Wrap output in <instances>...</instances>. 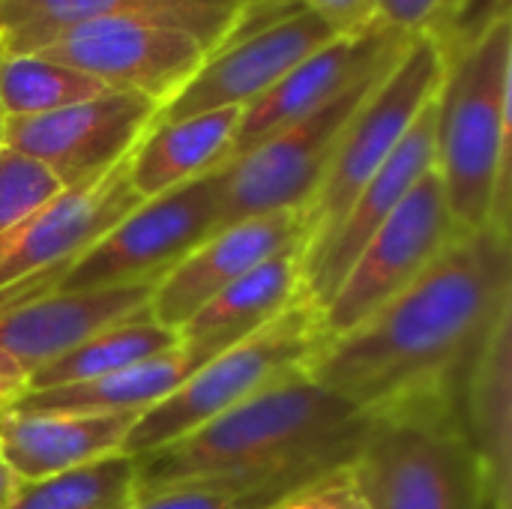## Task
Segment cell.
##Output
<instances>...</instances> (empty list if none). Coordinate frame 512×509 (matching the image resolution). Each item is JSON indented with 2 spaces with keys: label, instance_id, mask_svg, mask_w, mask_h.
<instances>
[{
  "label": "cell",
  "instance_id": "obj_21",
  "mask_svg": "<svg viewBox=\"0 0 512 509\" xmlns=\"http://www.w3.org/2000/svg\"><path fill=\"white\" fill-rule=\"evenodd\" d=\"M219 351H225V348L192 345V342L180 339V345H174L171 351H162L141 363H132L105 378H96L87 384L39 390V393H24L9 411H21V414L78 411V414H135V417H141L144 411L165 402L195 369H201Z\"/></svg>",
  "mask_w": 512,
  "mask_h": 509
},
{
  "label": "cell",
  "instance_id": "obj_18",
  "mask_svg": "<svg viewBox=\"0 0 512 509\" xmlns=\"http://www.w3.org/2000/svg\"><path fill=\"white\" fill-rule=\"evenodd\" d=\"M156 282L42 294L0 309V351L27 372L63 357L105 327L150 312Z\"/></svg>",
  "mask_w": 512,
  "mask_h": 509
},
{
  "label": "cell",
  "instance_id": "obj_8",
  "mask_svg": "<svg viewBox=\"0 0 512 509\" xmlns=\"http://www.w3.org/2000/svg\"><path fill=\"white\" fill-rule=\"evenodd\" d=\"M399 54L381 63L378 69H372L369 75H363L360 81H354L345 93H339L318 111L300 117L297 123L261 141L258 147L231 159L225 165L222 210L216 228L261 213L306 210L333 162V153L339 147L348 120L378 87V81L393 69Z\"/></svg>",
  "mask_w": 512,
  "mask_h": 509
},
{
  "label": "cell",
  "instance_id": "obj_25",
  "mask_svg": "<svg viewBox=\"0 0 512 509\" xmlns=\"http://www.w3.org/2000/svg\"><path fill=\"white\" fill-rule=\"evenodd\" d=\"M108 93L96 78L42 54H6L0 66V114L36 117Z\"/></svg>",
  "mask_w": 512,
  "mask_h": 509
},
{
  "label": "cell",
  "instance_id": "obj_16",
  "mask_svg": "<svg viewBox=\"0 0 512 509\" xmlns=\"http://www.w3.org/2000/svg\"><path fill=\"white\" fill-rule=\"evenodd\" d=\"M435 141H438V96L420 111L408 135L399 141L390 159L375 171V177L360 189V195L351 201L342 219L303 252V291L318 309L333 297L351 261L372 240V234L390 219V213L417 186V180L429 168H435V153H438Z\"/></svg>",
  "mask_w": 512,
  "mask_h": 509
},
{
  "label": "cell",
  "instance_id": "obj_22",
  "mask_svg": "<svg viewBox=\"0 0 512 509\" xmlns=\"http://www.w3.org/2000/svg\"><path fill=\"white\" fill-rule=\"evenodd\" d=\"M243 108H216L153 123L129 153L132 189L147 201L231 162Z\"/></svg>",
  "mask_w": 512,
  "mask_h": 509
},
{
  "label": "cell",
  "instance_id": "obj_36",
  "mask_svg": "<svg viewBox=\"0 0 512 509\" xmlns=\"http://www.w3.org/2000/svg\"><path fill=\"white\" fill-rule=\"evenodd\" d=\"M0 414H3V411H0Z\"/></svg>",
  "mask_w": 512,
  "mask_h": 509
},
{
  "label": "cell",
  "instance_id": "obj_13",
  "mask_svg": "<svg viewBox=\"0 0 512 509\" xmlns=\"http://www.w3.org/2000/svg\"><path fill=\"white\" fill-rule=\"evenodd\" d=\"M333 36H339V30L321 15L294 9L249 36L225 42L204 60L186 87L156 111L153 123H171L216 108H246Z\"/></svg>",
  "mask_w": 512,
  "mask_h": 509
},
{
  "label": "cell",
  "instance_id": "obj_19",
  "mask_svg": "<svg viewBox=\"0 0 512 509\" xmlns=\"http://www.w3.org/2000/svg\"><path fill=\"white\" fill-rule=\"evenodd\" d=\"M135 420V414H21L6 408L0 414V462L21 483L57 477L120 456Z\"/></svg>",
  "mask_w": 512,
  "mask_h": 509
},
{
  "label": "cell",
  "instance_id": "obj_30",
  "mask_svg": "<svg viewBox=\"0 0 512 509\" xmlns=\"http://www.w3.org/2000/svg\"><path fill=\"white\" fill-rule=\"evenodd\" d=\"M453 0H378L375 18L399 33H426Z\"/></svg>",
  "mask_w": 512,
  "mask_h": 509
},
{
  "label": "cell",
  "instance_id": "obj_6",
  "mask_svg": "<svg viewBox=\"0 0 512 509\" xmlns=\"http://www.w3.org/2000/svg\"><path fill=\"white\" fill-rule=\"evenodd\" d=\"M222 180L225 165L171 192L141 201L126 219H120L69 267H63L42 294L159 282L216 231L222 210Z\"/></svg>",
  "mask_w": 512,
  "mask_h": 509
},
{
  "label": "cell",
  "instance_id": "obj_32",
  "mask_svg": "<svg viewBox=\"0 0 512 509\" xmlns=\"http://www.w3.org/2000/svg\"><path fill=\"white\" fill-rule=\"evenodd\" d=\"M30 390V372L0 351V411L12 408Z\"/></svg>",
  "mask_w": 512,
  "mask_h": 509
},
{
  "label": "cell",
  "instance_id": "obj_11",
  "mask_svg": "<svg viewBox=\"0 0 512 509\" xmlns=\"http://www.w3.org/2000/svg\"><path fill=\"white\" fill-rule=\"evenodd\" d=\"M33 54L72 66L108 90L141 93L162 108L204 66L210 48L198 36L159 21L102 18L60 33Z\"/></svg>",
  "mask_w": 512,
  "mask_h": 509
},
{
  "label": "cell",
  "instance_id": "obj_5",
  "mask_svg": "<svg viewBox=\"0 0 512 509\" xmlns=\"http://www.w3.org/2000/svg\"><path fill=\"white\" fill-rule=\"evenodd\" d=\"M351 474L366 509H492L459 411L450 408L369 417Z\"/></svg>",
  "mask_w": 512,
  "mask_h": 509
},
{
  "label": "cell",
  "instance_id": "obj_9",
  "mask_svg": "<svg viewBox=\"0 0 512 509\" xmlns=\"http://www.w3.org/2000/svg\"><path fill=\"white\" fill-rule=\"evenodd\" d=\"M456 237L459 228L450 216L441 174L438 168H429L360 249L333 297L321 306L324 342H333L372 318L417 282Z\"/></svg>",
  "mask_w": 512,
  "mask_h": 509
},
{
  "label": "cell",
  "instance_id": "obj_20",
  "mask_svg": "<svg viewBox=\"0 0 512 509\" xmlns=\"http://www.w3.org/2000/svg\"><path fill=\"white\" fill-rule=\"evenodd\" d=\"M459 423L492 509H512V306L498 315L465 375Z\"/></svg>",
  "mask_w": 512,
  "mask_h": 509
},
{
  "label": "cell",
  "instance_id": "obj_15",
  "mask_svg": "<svg viewBox=\"0 0 512 509\" xmlns=\"http://www.w3.org/2000/svg\"><path fill=\"white\" fill-rule=\"evenodd\" d=\"M309 234L312 228L306 210H276L216 228L156 282L150 318L177 333L219 291L273 255L291 246H306Z\"/></svg>",
  "mask_w": 512,
  "mask_h": 509
},
{
  "label": "cell",
  "instance_id": "obj_33",
  "mask_svg": "<svg viewBox=\"0 0 512 509\" xmlns=\"http://www.w3.org/2000/svg\"><path fill=\"white\" fill-rule=\"evenodd\" d=\"M24 483L0 462V509H6L9 504H12V498L18 495V489H21Z\"/></svg>",
  "mask_w": 512,
  "mask_h": 509
},
{
  "label": "cell",
  "instance_id": "obj_35",
  "mask_svg": "<svg viewBox=\"0 0 512 509\" xmlns=\"http://www.w3.org/2000/svg\"><path fill=\"white\" fill-rule=\"evenodd\" d=\"M0 129H3V114H0Z\"/></svg>",
  "mask_w": 512,
  "mask_h": 509
},
{
  "label": "cell",
  "instance_id": "obj_2",
  "mask_svg": "<svg viewBox=\"0 0 512 509\" xmlns=\"http://www.w3.org/2000/svg\"><path fill=\"white\" fill-rule=\"evenodd\" d=\"M369 417L297 372L192 435L135 459V501L171 489H216L276 504L345 468Z\"/></svg>",
  "mask_w": 512,
  "mask_h": 509
},
{
  "label": "cell",
  "instance_id": "obj_12",
  "mask_svg": "<svg viewBox=\"0 0 512 509\" xmlns=\"http://www.w3.org/2000/svg\"><path fill=\"white\" fill-rule=\"evenodd\" d=\"M159 105L132 90H108L87 102L36 114L3 117L0 144L42 162L63 186H75L123 162L153 126Z\"/></svg>",
  "mask_w": 512,
  "mask_h": 509
},
{
  "label": "cell",
  "instance_id": "obj_10",
  "mask_svg": "<svg viewBox=\"0 0 512 509\" xmlns=\"http://www.w3.org/2000/svg\"><path fill=\"white\" fill-rule=\"evenodd\" d=\"M144 198L132 189L129 156L111 171L66 186L45 207L0 234V309L33 300L45 285L126 219Z\"/></svg>",
  "mask_w": 512,
  "mask_h": 509
},
{
  "label": "cell",
  "instance_id": "obj_7",
  "mask_svg": "<svg viewBox=\"0 0 512 509\" xmlns=\"http://www.w3.org/2000/svg\"><path fill=\"white\" fill-rule=\"evenodd\" d=\"M444 57L438 45L417 33L393 63V69L378 81L366 102L348 120L333 162L312 195L309 213V243H318L351 207L360 189L375 177V171L390 159L399 141L408 135L420 111L438 96L444 81Z\"/></svg>",
  "mask_w": 512,
  "mask_h": 509
},
{
  "label": "cell",
  "instance_id": "obj_3",
  "mask_svg": "<svg viewBox=\"0 0 512 509\" xmlns=\"http://www.w3.org/2000/svg\"><path fill=\"white\" fill-rule=\"evenodd\" d=\"M512 24L498 21L447 63L438 93L435 168L459 234H510Z\"/></svg>",
  "mask_w": 512,
  "mask_h": 509
},
{
  "label": "cell",
  "instance_id": "obj_26",
  "mask_svg": "<svg viewBox=\"0 0 512 509\" xmlns=\"http://www.w3.org/2000/svg\"><path fill=\"white\" fill-rule=\"evenodd\" d=\"M135 459L111 456L93 465L24 483L6 509H132Z\"/></svg>",
  "mask_w": 512,
  "mask_h": 509
},
{
  "label": "cell",
  "instance_id": "obj_23",
  "mask_svg": "<svg viewBox=\"0 0 512 509\" xmlns=\"http://www.w3.org/2000/svg\"><path fill=\"white\" fill-rule=\"evenodd\" d=\"M303 252L306 246H291L258 264L204 303L177 336L192 345L228 348L279 318L297 300H309L303 291Z\"/></svg>",
  "mask_w": 512,
  "mask_h": 509
},
{
  "label": "cell",
  "instance_id": "obj_31",
  "mask_svg": "<svg viewBox=\"0 0 512 509\" xmlns=\"http://www.w3.org/2000/svg\"><path fill=\"white\" fill-rule=\"evenodd\" d=\"M294 3L300 9H309V12L321 15L339 33L372 21L375 18V6H378V0H294Z\"/></svg>",
  "mask_w": 512,
  "mask_h": 509
},
{
  "label": "cell",
  "instance_id": "obj_4",
  "mask_svg": "<svg viewBox=\"0 0 512 509\" xmlns=\"http://www.w3.org/2000/svg\"><path fill=\"white\" fill-rule=\"evenodd\" d=\"M321 345V309L312 300H297L279 318L195 369L165 402L144 411L132 423L120 453L141 459L192 435L204 423L249 402L273 384L306 372Z\"/></svg>",
  "mask_w": 512,
  "mask_h": 509
},
{
  "label": "cell",
  "instance_id": "obj_28",
  "mask_svg": "<svg viewBox=\"0 0 512 509\" xmlns=\"http://www.w3.org/2000/svg\"><path fill=\"white\" fill-rule=\"evenodd\" d=\"M267 509H366V504H363V495L354 483L351 462H348L345 468L330 471V474L288 492L285 498H279Z\"/></svg>",
  "mask_w": 512,
  "mask_h": 509
},
{
  "label": "cell",
  "instance_id": "obj_17",
  "mask_svg": "<svg viewBox=\"0 0 512 509\" xmlns=\"http://www.w3.org/2000/svg\"><path fill=\"white\" fill-rule=\"evenodd\" d=\"M249 0H0V45L33 54L60 33L102 18H144L198 36L210 54L234 30Z\"/></svg>",
  "mask_w": 512,
  "mask_h": 509
},
{
  "label": "cell",
  "instance_id": "obj_34",
  "mask_svg": "<svg viewBox=\"0 0 512 509\" xmlns=\"http://www.w3.org/2000/svg\"><path fill=\"white\" fill-rule=\"evenodd\" d=\"M3 57H6V51H3V45H0V66H3Z\"/></svg>",
  "mask_w": 512,
  "mask_h": 509
},
{
  "label": "cell",
  "instance_id": "obj_27",
  "mask_svg": "<svg viewBox=\"0 0 512 509\" xmlns=\"http://www.w3.org/2000/svg\"><path fill=\"white\" fill-rule=\"evenodd\" d=\"M66 186L36 159L0 144V234L45 207Z\"/></svg>",
  "mask_w": 512,
  "mask_h": 509
},
{
  "label": "cell",
  "instance_id": "obj_24",
  "mask_svg": "<svg viewBox=\"0 0 512 509\" xmlns=\"http://www.w3.org/2000/svg\"><path fill=\"white\" fill-rule=\"evenodd\" d=\"M174 345H180V336L162 327L159 321H153L150 312H144V315H135L129 321L99 330L96 336L84 339L63 357L33 369L27 393L87 384L111 372H120L132 363H141L147 357H156L162 351H171Z\"/></svg>",
  "mask_w": 512,
  "mask_h": 509
},
{
  "label": "cell",
  "instance_id": "obj_1",
  "mask_svg": "<svg viewBox=\"0 0 512 509\" xmlns=\"http://www.w3.org/2000/svg\"><path fill=\"white\" fill-rule=\"evenodd\" d=\"M512 306L510 234H459L432 267L351 333L324 342L306 375L366 417L459 411L465 375Z\"/></svg>",
  "mask_w": 512,
  "mask_h": 509
},
{
  "label": "cell",
  "instance_id": "obj_14",
  "mask_svg": "<svg viewBox=\"0 0 512 509\" xmlns=\"http://www.w3.org/2000/svg\"><path fill=\"white\" fill-rule=\"evenodd\" d=\"M408 42V33H399L378 18L333 36L327 45L300 60L276 87L243 108L231 159L258 147L300 117L318 111L321 105L345 93L354 81L396 57Z\"/></svg>",
  "mask_w": 512,
  "mask_h": 509
},
{
  "label": "cell",
  "instance_id": "obj_29",
  "mask_svg": "<svg viewBox=\"0 0 512 509\" xmlns=\"http://www.w3.org/2000/svg\"><path fill=\"white\" fill-rule=\"evenodd\" d=\"M261 498L252 495H231L216 489H171L144 501H135L132 509H267Z\"/></svg>",
  "mask_w": 512,
  "mask_h": 509
}]
</instances>
